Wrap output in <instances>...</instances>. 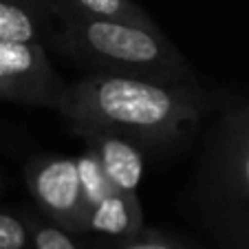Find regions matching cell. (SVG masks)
Listing matches in <instances>:
<instances>
[{
	"mask_svg": "<svg viewBox=\"0 0 249 249\" xmlns=\"http://www.w3.org/2000/svg\"><path fill=\"white\" fill-rule=\"evenodd\" d=\"M55 110L82 137L102 132L163 143L181 139L198 126L205 99L196 84H163L93 73L75 84H66Z\"/></svg>",
	"mask_w": 249,
	"mask_h": 249,
	"instance_id": "1",
	"label": "cell"
},
{
	"mask_svg": "<svg viewBox=\"0 0 249 249\" xmlns=\"http://www.w3.org/2000/svg\"><path fill=\"white\" fill-rule=\"evenodd\" d=\"M62 29L57 44L86 69L163 84H196L192 69L159 27L90 18L69 0H53Z\"/></svg>",
	"mask_w": 249,
	"mask_h": 249,
	"instance_id": "2",
	"label": "cell"
},
{
	"mask_svg": "<svg viewBox=\"0 0 249 249\" xmlns=\"http://www.w3.org/2000/svg\"><path fill=\"white\" fill-rule=\"evenodd\" d=\"M64 86L49 64L42 42L0 40V97L55 108Z\"/></svg>",
	"mask_w": 249,
	"mask_h": 249,
	"instance_id": "3",
	"label": "cell"
},
{
	"mask_svg": "<svg viewBox=\"0 0 249 249\" xmlns=\"http://www.w3.org/2000/svg\"><path fill=\"white\" fill-rule=\"evenodd\" d=\"M27 181L36 201L66 231H89V212L82 201L75 159L51 157L33 161Z\"/></svg>",
	"mask_w": 249,
	"mask_h": 249,
	"instance_id": "4",
	"label": "cell"
},
{
	"mask_svg": "<svg viewBox=\"0 0 249 249\" xmlns=\"http://www.w3.org/2000/svg\"><path fill=\"white\" fill-rule=\"evenodd\" d=\"M89 146H93L99 155L102 168L113 183L115 190L135 192L143 174V157L139 148L132 146L130 139L117 135H86Z\"/></svg>",
	"mask_w": 249,
	"mask_h": 249,
	"instance_id": "5",
	"label": "cell"
},
{
	"mask_svg": "<svg viewBox=\"0 0 249 249\" xmlns=\"http://www.w3.org/2000/svg\"><path fill=\"white\" fill-rule=\"evenodd\" d=\"M141 230V205L135 192L113 190L89 214V231L106 236H135Z\"/></svg>",
	"mask_w": 249,
	"mask_h": 249,
	"instance_id": "6",
	"label": "cell"
},
{
	"mask_svg": "<svg viewBox=\"0 0 249 249\" xmlns=\"http://www.w3.org/2000/svg\"><path fill=\"white\" fill-rule=\"evenodd\" d=\"M44 22L36 0H0V40L40 42Z\"/></svg>",
	"mask_w": 249,
	"mask_h": 249,
	"instance_id": "7",
	"label": "cell"
},
{
	"mask_svg": "<svg viewBox=\"0 0 249 249\" xmlns=\"http://www.w3.org/2000/svg\"><path fill=\"white\" fill-rule=\"evenodd\" d=\"M77 165V177H80V188H82V201H84L86 212L90 214L95 205L102 201L106 194L113 192V183L108 181L106 172L102 168V161H99V155L93 146H89V150L82 157L75 159Z\"/></svg>",
	"mask_w": 249,
	"mask_h": 249,
	"instance_id": "8",
	"label": "cell"
},
{
	"mask_svg": "<svg viewBox=\"0 0 249 249\" xmlns=\"http://www.w3.org/2000/svg\"><path fill=\"white\" fill-rule=\"evenodd\" d=\"M71 5L90 18L119 20V22L141 24V27H157L146 11L137 7L132 0H69Z\"/></svg>",
	"mask_w": 249,
	"mask_h": 249,
	"instance_id": "9",
	"label": "cell"
},
{
	"mask_svg": "<svg viewBox=\"0 0 249 249\" xmlns=\"http://www.w3.org/2000/svg\"><path fill=\"white\" fill-rule=\"evenodd\" d=\"M29 230L14 214L0 212V249H27Z\"/></svg>",
	"mask_w": 249,
	"mask_h": 249,
	"instance_id": "10",
	"label": "cell"
},
{
	"mask_svg": "<svg viewBox=\"0 0 249 249\" xmlns=\"http://www.w3.org/2000/svg\"><path fill=\"white\" fill-rule=\"evenodd\" d=\"M33 245L36 249H77V245L62 227L42 225V223L33 225Z\"/></svg>",
	"mask_w": 249,
	"mask_h": 249,
	"instance_id": "11",
	"label": "cell"
},
{
	"mask_svg": "<svg viewBox=\"0 0 249 249\" xmlns=\"http://www.w3.org/2000/svg\"><path fill=\"white\" fill-rule=\"evenodd\" d=\"M110 249H179L177 245H170L161 238H139V236H126L119 238V243H115Z\"/></svg>",
	"mask_w": 249,
	"mask_h": 249,
	"instance_id": "12",
	"label": "cell"
},
{
	"mask_svg": "<svg viewBox=\"0 0 249 249\" xmlns=\"http://www.w3.org/2000/svg\"><path fill=\"white\" fill-rule=\"evenodd\" d=\"M238 170H240V181H243L245 190H247V196H249V135H245L243 143H240Z\"/></svg>",
	"mask_w": 249,
	"mask_h": 249,
	"instance_id": "13",
	"label": "cell"
}]
</instances>
